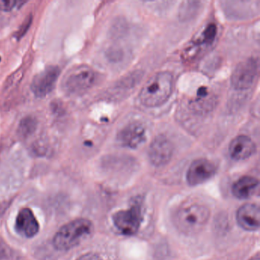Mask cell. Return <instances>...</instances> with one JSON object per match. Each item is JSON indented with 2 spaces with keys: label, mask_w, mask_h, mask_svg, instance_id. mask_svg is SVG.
<instances>
[{
  "label": "cell",
  "mask_w": 260,
  "mask_h": 260,
  "mask_svg": "<svg viewBox=\"0 0 260 260\" xmlns=\"http://www.w3.org/2000/svg\"><path fill=\"white\" fill-rule=\"evenodd\" d=\"M0 59H1V58H0Z\"/></svg>",
  "instance_id": "44dd1931"
},
{
  "label": "cell",
  "mask_w": 260,
  "mask_h": 260,
  "mask_svg": "<svg viewBox=\"0 0 260 260\" xmlns=\"http://www.w3.org/2000/svg\"><path fill=\"white\" fill-rule=\"evenodd\" d=\"M93 231V225L88 219L80 218L63 225L54 236L53 244L59 251L75 247L87 239Z\"/></svg>",
  "instance_id": "3957f363"
},
{
  "label": "cell",
  "mask_w": 260,
  "mask_h": 260,
  "mask_svg": "<svg viewBox=\"0 0 260 260\" xmlns=\"http://www.w3.org/2000/svg\"><path fill=\"white\" fill-rule=\"evenodd\" d=\"M215 165L207 159H198L193 161L187 172V182L196 186L209 180L215 174Z\"/></svg>",
  "instance_id": "9c48e42d"
},
{
  "label": "cell",
  "mask_w": 260,
  "mask_h": 260,
  "mask_svg": "<svg viewBox=\"0 0 260 260\" xmlns=\"http://www.w3.org/2000/svg\"><path fill=\"white\" fill-rule=\"evenodd\" d=\"M95 74L88 67L73 68L63 77L62 88L69 95H77L86 92L93 85Z\"/></svg>",
  "instance_id": "277c9868"
},
{
  "label": "cell",
  "mask_w": 260,
  "mask_h": 260,
  "mask_svg": "<svg viewBox=\"0 0 260 260\" xmlns=\"http://www.w3.org/2000/svg\"><path fill=\"white\" fill-rule=\"evenodd\" d=\"M238 224L248 231H255L259 228V207L256 204H246L239 208L237 213Z\"/></svg>",
  "instance_id": "8fae6325"
},
{
  "label": "cell",
  "mask_w": 260,
  "mask_h": 260,
  "mask_svg": "<svg viewBox=\"0 0 260 260\" xmlns=\"http://www.w3.org/2000/svg\"><path fill=\"white\" fill-rule=\"evenodd\" d=\"M173 152L174 146L172 141L164 135H159L153 140L149 147V159L155 167H162L170 162Z\"/></svg>",
  "instance_id": "ba28073f"
},
{
  "label": "cell",
  "mask_w": 260,
  "mask_h": 260,
  "mask_svg": "<svg viewBox=\"0 0 260 260\" xmlns=\"http://www.w3.org/2000/svg\"><path fill=\"white\" fill-rule=\"evenodd\" d=\"M210 217V210L199 202H186L178 209L175 223L185 235L199 234L205 228Z\"/></svg>",
  "instance_id": "7a4b0ae2"
},
{
  "label": "cell",
  "mask_w": 260,
  "mask_h": 260,
  "mask_svg": "<svg viewBox=\"0 0 260 260\" xmlns=\"http://www.w3.org/2000/svg\"><path fill=\"white\" fill-rule=\"evenodd\" d=\"M146 140V130L141 123L133 122L121 129L118 141L121 146L127 148H137Z\"/></svg>",
  "instance_id": "30bf717a"
},
{
  "label": "cell",
  "mask_w": 260,
  "mask_h": 260,
  "mask_svg": "<svg viewBox=\"0 0 260 260\" xmlns=\"http://www.w3.org/2000/svg\"><path fill=\"white\" fill-rule=\"evenodd\" d=\"M25 4V2H20L16 0H0V10L6 12L12 11L20 4Z\"/></svg>",
  "instance_id": "e0dca14e"
},
{
  "label": "cell",
  "mask_w": 260,
  "mask_h": 260,
  "mask_svg": "<svg viewBox=\"0 0 260 260\" xmlns=\"http://www.w3.org/2000/svg\"><path fill=\"white\" fill-rule=\"evenodd\" d=\"M77 260H103L98 255L94 253H86L79 257Z\"/></svg>",
  "instance_id": "d6986e66"
},
{
  "label": "cell",
  "mask_w": 260,
  "mask_h": 260,
  "mask_svg": "<svg viewBox=\"0 0 260 260\" xmlns=\"http://www.w3.org/2000/svg\"><path fill=\"white\" fill-rule=\"evenodd\" d=\"M258 181L252 176H243L233 185L232 192L239 199H246L253 196L258 188Z\"/></svg>",
  "instance_id": "5bb4252c"
},
{
  "label": "cell",
  "mask_w": 260,
  "mask_h": 260,
  "mask_svg": "<svg viewBox=\"0 0 260 260\" xmlns=\"http://www.w3.org/2000/svg\"><path fill=\"white\" fill-rule=\"evenodd\" d=\"M37 127L38 121L36 118L32 116H26L19 122L18 132L22 138H28L36 132Z\"/></svg>",
  "instance_id": "9a60e30c"
},
{
  "label": "cell",
  "mask_w": 260,
  "mask_h": 260,
  "mask_svg": "<svg viewBox=\"0 0 260 260\" xmlns=\"http://www.w3.org/2000/svg\"><path fill=\"white\" fill-rule=\"evenodd\" d=\"M256 146L246 135H239L232 140L229 145V153L236 160L248 159L255 153Z\"/></svg>",
  "instance_id": "4fadbf2b"
},
{
  "label": "cell",
  "mask_w": 260,
  "mask_h": 260,
  "mask_svg": "<svg viewBox=\"0 0 260 260\" xmlns=\"http://www.w3.org/2000/svg\"><path fill=\"white\" fill-rule=\"evenodd\" d=\"M31 22H32V16H29L28 18H26L25 20L24 21L23 23L21 25L20 28L17 30L16 34H15V38H16L17 39H20L21 38L23 37L25 33L29 29Z\"/></svg>",
  "instance_id": "ac0fdd59"
},
{
  "label": "cell",
  "mask_w": 260,
  "mask_h": 260,
  "mask_svg": "<svg viewBox=\"0 0 260 260\" xmlns=\"http://www.w3.org/2000/svg\"><path fill=\"white\" fill-rule=\"evenodd\" d=\"M251 260H260L259 255H256L254 258H252Z\"/></svg>",
  "instance_id": "ffe728a7"
},
{
  "label": "cell",
  "mask_w": 260,
  "mask_h": 260,
  "mask_svg": "<svg viewBox=\"0 0 260 260\" xmlns=\"http://www.w3.org/2000/svg\"><path fill=\"white\" fill-rule=\"evenodd\" d=\"M114 224L124 235H135L142 221V211L140 203L134 204L126 210H121L114 214Z\"/></svg>",
  "instance_id": "5b68a950"
},
{
  "label": "cell",
  "mask_w": 260,
  "mask_h": 260,
  "mask_svg": "<svg viewBox=\"0 0 260 260\" xmlns=\"http://www.w3.org/2000/svg\"><path fill=\"white\" fill-rule=\"evenodd\" d=\"M60 74L59 67H47L35 76L31 84V92L38 98L46 96L52 92Z\"/></svg>",
  "instance_id": "8992f818"
},
{
  "label": "cell",
  "mask_w": 260,
  "mask_h": 260,
  "mask_svg": "<svg viewBox=\"0 0 260 260\" xmlns=\"http://www.w3.org/2000/svg\"><path fill=\"white\" fill-rule=\"evenodd\" d=\"M16 231L26 238L35 237L39 231V223L29 208H22L16 217Z\"/></svg>",
  "instance_id": "7c38bea8"
},
{
  "label": "cell",
  "mask_w": 260,
  "mask_h": 260,
  "mask_svg": "<svg viewBox=\"0 0 260 260\" xmlns=\"http://www.w3.org/2000/svg\"><path fill=\"white\" fill-rule=\"evenodd\" d=\"M256 74V61L248 59L236 67L231 76V84L237 90H246L253 84Z\"/></svg>",
  "instance_id": "52a82bcc"
},
{
  "label": "cell",
  "mask_w": 260,
  "mask_h": 260,
  "mask_svg": "<svg viewBox=\"0 0 260 260\" xmlns=\"http://www.w3.org/2000/svg\"><path fill=\"white\" fill-rule=\"evenodd\" d=\"M174 86L173 74L159 72L150 77L140 92L141 103L146 107L155 108L164 105L171 96Z\"/></svg>",
  "instance_id": "6da1fadb"
},
{
  "label": "cell",
  "mask_w": 260,
  "mask_h": 260,
  "mask_svg": "<svg viewBox=\"0 0 260 260\" xmlns=\"http://www.w3.org/2000/svg\"><path fill=\"white\" fill-rule=\"evenodd\" d=\"M216 35H217V27L214 24H209L204 31L202 43L211 45L215 39Z\"/></svg>",
  "instance_id": "2e32d148"
}]
</instances>
